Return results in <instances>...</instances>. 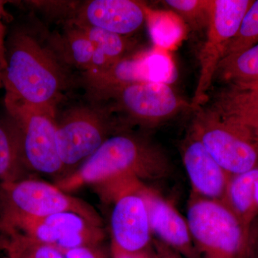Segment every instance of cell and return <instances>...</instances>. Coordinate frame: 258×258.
<instances>
[{
  "label": "cell",
  "instance_id": "17",
  "mask_svg": "<svg viewBox=\"0 0 258 258\" xmlns=\"http://www.w3.org/2000/svg\"><path fill=\"white\" fill-rule=\"evenodd\" d=\"M211 108L251 130L258 128V90L228 86L217 93Z\"/></svg>",
  "mask_w": 258,
  "mask_h": 258
},
{
  "label": "cell",
  "instance_id": "1",
  "mask_svg": "<svg viewBox=\"0 0 258 258\" xmlns=\"http://www.w3.org/2000/svg\"><path fill=\"white\" fill-rule=\"evenodd\" d=\"M5 47L2 81L5 104L24 105L56 113L70 77L53 47L28 32L13 35Z\"/></svg>",
  "mask_w": 258,
  "mask_h": 258
},
{
  "label": "cell",
  "instance_id": "26",
  "mask_svg": "<svg viewBox=\"0 0 258 258\" xmlns=\"http://www.w3.org/2000/svg\"><path fill=\"white\" fill-rule=\"evenodd\" d=\"M66 258H109L105 249L100 245L86 246L60 251Z\"/></svg>",
  "mask_w": 258,
  "mask_h": 258
},
{
  "label": "cell",
  "instance_id": "32",
  "mask_svg": "<svg viewBox=\"0 0 258 258\" xmlns=\"http://www.w3.org/2000/svg\"><path fill=\"white\" fill-rule=\"evenodd\" d=\"M3 6H4V2L0 1V23H2L1 18L3 14Z\"/></svg>",
  "mask_w": 258,
  "mask_h": 258
},
{
  "label": "cell",
  "instance_id": "27",
  "mask_svg": "<svg viewBox=\"0 0 258 258\" xmlns=\"http://www.w3.org/2000/svg\"><path fill=\"white\" fill-rule=\"evenodd\" d=\"M254 222L245 242L246 250L249 258H258V225H255Z\"/></svg>",
  "mask_w": 258,
  "mask_h": 258
},
{
  "label": "cell",
  "instance_id": "25",
  "mask_svg": "<svg viewBox=\"0 0 258 258\" xmlns=\"http://www.w3.org/2000/svg\"><path fill=\"white\" fill-rule=\"evenodd\" d=\"M163 3L194 28L208 27L211 0H166Z\"/></svg>",
  "mask_w": 258,
  "mask_h": 258
},
{
  "label": "cell",
  "instance_id": "29",
  "mask_svg": "<svg viewBox=\"0 0 258 258\" xmlns=\"http://www.w3.org/2000/svg\"><path fill=\"white\" fill-rule=\"evenodd\" d=\"M154 253L155 258H182V256L176 251L163 243L161 241L154 242Z\"/></svg>",
  "mask_w": 258,
  "mask_h": 258
},
{
  "label": "cell",
  "instance_id": "24",
  "mask_svg": "<svg viewBox=\"0 0 258 258\" xmlns=\"http://www.w3.org/2000/svg\"><path fill=\"white\" fill-rule=\"evenodd\" d=\"M258 43V0L247 10L237 32L230 42L225 57L235 55Z\"/></svg>",
  "mask_w": 258,
  "mask_h": 258
},
{
  "label": "cell",
  "instance_id": "15",
  "mask_svg": "<svg viewBox=\"0 0 258 258\" xmlns=\"http://www.w3.org/2000/svg\"><path fill=\"white\" fill-rule=\"evenodd\" d=\"M181 154L192 189L191 194L223 201L232 175L217 162L191 132L185 139Z\"/></svg>",
  "mask_w": 258,
  "mask_h": 258
},
{
  "label": "cell",
  "instance_id": "16",
  "mask_svg": "<svg viewBox=\"0 0 258 258\" xmlns=\"http://www.w3.org/2000/svg\"><path fill=\"white\" fill-rule=\"evenodd\" d=\"M257 181L258 168L232 175L222 201L240 222L245 240L258 215Z\"/></svg>",
  "mask_w": 258,
  "mask_h": 258
},
{
  "label": "cell",
  "instance_id": "5",
  "mask_svg": "<svg viewBox=\"0 0 258 258\" xmlns=\"http://www.w3.org/2000/svg\"><path fill=\"white\" fill-rule=\"evenodd\" d=\"M113 113L109 106L93 103L71 108L57 121V152L64 171L80 167L111 137Z\"/></svg>",
  "mask_w": 258,
  "mask_h": 258
},
{
  "label": "cell",
  "instance_id": "34",
  "mask_svg": "<svg viewBox=\"0 0 258 258\" xmlns=\"http://www.w3.org/2000/svg\"><path fill=\"white\" fill-rule=\"evenodd\" d=\"M252 132H253L255 134V135L257 136V137L258 138V128L255 129V130L252 131Z\"/></svg>",
  "mask_w": 258,
  "mask_h": 258
},
{
  "label": "cell",
  "instance_id": "10",
  "mask_svg": "<svg viewBox=\"0 0 258 258\" xmlns=\"http://www.w3.org/2000/svg\"><path fill=\"white\" fill-rule=\"evenodd\" d=\"M172 63L165 54L150 52L127 57L103 69L83 72L82 83L94 103L106 101L118 88L138 82L169 83L172 79Z\"/></svg>",
  "mask_w": 258,
  "mask_h": 258
},
{
  "label": "cell",
  "instance_id": "22",
  "mask_svg": "<svg viewBox=\"0 0 258 258\" xmlns=\"http://www.w3.org/2000/svg\"><path fill=\"white\" fill-rule=\"evenodd\" d=\"M147 22L153 41L158 46L170 47L182 35L181 23L171 13L153 11L148 8Z\"/></svg>",
  "mask_w": 258,
  "mask_h": 258
},
{
  "label": "cell",
  "instance_id": "7",
  "mask_svg": "<svg viewBox=\"0 0 258 258\" xmlns=\"http://www.w3.org/2000/svg\"><path fill=\"white\" fill-rule=\"evenodd\" d=\"M253 0H211L207 38L200 55V76L191 104L201 108L215 79L217 68L237 35Z\"/></svg>",
  "mask_w": 258,
  "mask_h": 258
},
{
  "label": "cell",
  "instance_id": "19",
  "mask_svg": "<svg viewBox=\"0 0 258 258\" xmlns=\"http://www.w3.org/2000/svg\"><path fill=\"white\" fill-rule=\"evenodd\" d=\"M20 133L14 120L0 118V181L13 182L25 179Z\"/></svg>",
  "mask_w": 258,
  "mask_h": 258
},
{
  "label": "cell",
  "instance_id": "13",
  "mask_svg": "<svg viewBox=\"0 0 258 258\" xmlns=\"http://www.w3.org/2000/svg\"><path fill=\"white\" fill-rule=\"evenodd\" d=\"M148 8L132 0H93L85 3L70 23L126 36L147 22Z\"/></svg>",
  "mask_w": 258,
  "mask_h": 258
},
{
  "label": "cell",
  "instance_id": "4",
  "mask_svg": "<svg viewBox=\"0 0 258 258\" xmlns=\"http://www.w3.org/2000/svg\"><path fill=\"white\" fill-rule=\"evenodd\" d=\"M186 220L201 258L240 257L243 229L224 202L191 194Z\"/></svg>",
  "mask_w": 258,
  "mask_h": 258
},
{
  "label": "cell",
  "instance_id": "6",
  "mask_svg": "<svg viewBox=\"0 0 258 258\" xmlns=\"http://www.w3.org/2000/svg\"><path fill=\"white\" fill-rule=\"evenodd\" d=\"M0 212L33 218L74 212L97 225L103 226L98 212L89 204L71 196L55 184L36 179L0 183Z\"/></svg>",
  "mask_w": 258,
  "mask_h": 258
},
{
  "label": "cell",
  "instance_id": "11",
  "mask_svg": "<svg viewBox=\"0 0 258 258\" xmlns=\"http://www.w3.org/2000/svg\"><path fill=\"white\" fill-rule=\"evenodd\" d=\"M8 224L10 230L60 251L100 245L105 238L101 226L74 212H60L42 218L14 215Z\"/></svg>",
  "mask_w": 258,
  "mask_h": 258
},
{
  "label": "cell",
  "instance_id": "18",
  "mask_svg": "<svg viewBox=\"0 0 258 258\" xmlns=\"http://www.w3.org/2000/svg\"><path fill=\"white\" fill-rule=\"evenodd\" d=\"M215 78L232 87L258 90V43L224 57L217 68Z\"/></svg>",
  "mask_w": 258,
  "mask_h": 258
},
{
  "label": "cell",
  "instance_id": "14",
  "mask_svg": "<svg viewBox=\"0 0 258 258\" xmlns=\"http://www.w3.org/2000/svg\"><path fill=\"white\" fill-rule=\"evenodd\" d=\"M139 191L147 204L152 234L184 258H201L186 219L155 190L142 184Z\"/></svg>",
  "mask_w": 258,
  "mask_h": 258
},
{
  "label": "cell",
  "instance_id": "3",
  "mask_svg": "<svg viewBox=\"0 0 258 258\" xmlns=\"http://www.w3.org/2000/svg\"><path fill=\"white\" fill-rule=\"evenodd\" d=\"M191 133L231 175L258 168V138L246 125L199 108Z\"/></svg>",
  "mask_w": 258,
  "mask_h": 258
},
{
  "label": "cell",
  "instance_id": "23",
  "mask_svg": "<svg viewBox=\"0 0 258 258\" xmlns=\"http://www.w3.org/2000/svg\"><path fill=\"white\" fill-rule=\"evenodd\" d=\"M9 258H66L59 249L15 232H5Z\"/></svg>",
  "mask_w": 258,
  "mask_h": 258
},
{
  "label": "cell",
  "instance_id": "30",
  "mask_svg": "<svg viewBox=\"0 0 258 258\" xmlns=\"http://www.w3.org/2000/svg\"><path fill=\"white\" fill-rule=\"evenodd\" d=\"M5 28L3 23H0V83L2 81V75L4 69L5 60Z\"/></svg>",
  "mask_w": 258,
  "mask_h": 258
},
{
  "label": "cell",
  "instance_id": "33",
  "mask_svg": "<svg viewBox=\"0 0 258 258\" xmlns=\"http://www.w3.org/2000/svg\"><path fill=\"white\" fill-rule=\"evenodd\" d=\"M256 197H257V200L258 202V181L257 183V186H256Z\"/></svg>",
  "mask_w": 258,
  "mask_h": 258
},
{
  "label": "cell",
  "instance_id": "12",
  "mask_svg": "<svg viewBox=\"0 0 258 258\" xmlns=\"http://www.w3.org/2000/svg\"><path fill=\"white\" fill-rule=\"evenodd\" d=\"M137 181L115 195L111 218V245L125 252L150 249L152 242L149 212Z\"/></svg>",
  "mask_w": 258,
  "mask_h": 258
},
{
  "label": "cell",
  "instance_id": "20",
  "mask_svg": "<svg viewBox=\"0 0 258 258\" xmlns=\"http://www.w3.org/2000/svg\"><path fill=\"white\" fill-rule=\"evenodd\" d=\"M54 50L64 64H71L83 72L94 69L96 49L82 28L69 23Z\"/></svg>",
  "mask_w": 258,
  "mask_h": 258
},
{
  "label": "cell",
  "instance_id": "28",
  "mask_svg": "<svg viewBox=\"0 0 258 258\" xmlns=\"http://www.w3.org/2000/svg\"><path fill=\"white\" fill-rule=\"evenodd\" d=\"M111 255V258H155L154 252L151 251V249L142 252H130L121 250L112 245Z\"/></svg>",
  "mask_w": 258,
  "mask_h": 258
},
{
  "label": "cell",
  "instance_id": "31",
  "mask_svg": "<svg viewBox=\"0 0 258 258\" xmlns=\"http://www.w3.org/2000/svg\"><path fill=\"white\" fill-rule=\"evenodd\" d=\"M8 242V239L6 236L0 235V250H5Z\"/></svg>",
  "mask_w": 258,
  "mask_h": 258
},
{
  "label": "cell",
  "instance_id": "21",
  "mask_svg": "<svg viewBox=\"0 0 258 258\" xmlns=\"http://www.w3.org/2000/svg\"><path fill=\"white\" fill-rule=\"evenodd\" d=\"M79 27L83 29L96 49L93 69H103L127 57L130 42L125 37L99 28Z\"/></svg>",
  "mask_w": 258,
  "mask_h": 258
},
{
  "label": "cell",
  "instance_id": "8",
  "mask_svg": "<svg viewBox=\"0 0 258 258\" xmlns=\"http://www.w3.org/2000/svg\"><path fill=\"white\" fill-rule=\"evenodd\" d=\"M18 126L22 154L28 171L47 175L64 171L57 152L56 113L24 105L5 104Z\"/></svg>",
  "mask_w": 258,
  "mask_h": 258
},
{
  "label": "cell",
  "instance_id": "9",
  "mask_svg": "<svg viewBox=\"0 0 258 258\" xmlns=\"http://www.w3.org/2000/svg\"><path fill=\"white\" fill-rule=\"evenodd\" d=\"M112 111L120 113L137 124L156 125L174 118L181 112L193 109L169 86L163 82L131 83L118 88L107 98Z\"/></svg>",
  "mask_w": 258,
  "mask_h": 258
},
{
  "label": "cell",
  "instance_id": "2",
  "mask_svg": "<svg viewBox=\"0 0 258 258\" xmlns=\"http://www.w3.org/2000/svg\"><path fill=\"white\" fill-rule=\"evenodd\" d=\"M171 170L159 147L142 137L119 134L110 137L82 165L55 185L67 192L93 184L102 193L132 180L163 179Z\"/></svg>",
  "mask_w": 258,
  "mask_h": 258
}]
</instances>
